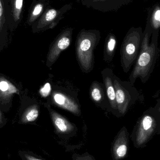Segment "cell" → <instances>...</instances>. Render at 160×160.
<instances>
[{"instance_id": "1", "label": "cell", "mask_w": 160, "mask_h": 160, "mask_svg": "<svg viewBox=\"0 0 160 160\" xmlns=\"http://www.w3.org/2000/svg\"><path fill=\"white\" fill-rule=\"evenodd\" d=\"M101 38V32L95 29H82L78 33L75 41V52L77 62L83 73H90L94 69V51Z\"/></svg>"}, {"instance_id": "2", "label": "cell", "mask_w": 160, "mask_h": 160, "mask_svg": "<svg viewBox=\"0 0 160 160\" xmlns=\"http://www.w3.org/2000/svg\"><path fill=\"white\" fill-rule=\"evenodd\" d=\"M160 128V101L143 113L139 118L131 135L134 145H145L154 135L159 133Z\"/></svg>"}, {"instance_id": "3", "label": "cell", "mask_w": 160, "mask_h": 160, "mask_svg": "<svg viewBox=\"0 0 160 160\" xmlns=\"http://www.w3.org/2000/svg\"><path fill=\"white\" fill-rule=\"evenodd\" d=\"M159 34L152 33V39L148 48L140 51L135 62V65L130 75L129 79L134 85L137 78L145 83L153 73L159 54L158 47Z\"/></svg>"}, {"instance_id": "4", "label": "cell", "mask_w": 160, "mask_h": 160, "mask_svg": "<svg viewBox=\"0 0 160 160\" xmlns=\"http://www.w3.org/2000/svg\"><path fill=\"white\" fill-rule=\"evenodd\" d=\"M142 29L132 27L125 36L120 49L121 64L125 73H127L136 62L140 52Z\"/></svg>"}, {"instance_id": "5", "label": "cell", "mask_w": 160, "mask_h": 160, "mask_svg": "<svg viewBox=\"0 0 160 160\" xmlns=\"http://www.w3.org/2000/svg\"><path fill=\"white\" fill-rule=\"evenodd\" d=\"M78 92L69 87L53 85L52 90L47 103L68 112L77 117L81 115Z\"/></svg>"}, {"instance_id": "6", "label": "cell", "mask_w": 160, "mask_h": 160, "mask_svg": "<svg viewBox=\"0 0 160 160\" xmlns=\"http://www.w3.org/2000/svg\"><path fill=\"white\" fill-rule=\"evenodd\" d=\"M113 78L117 110L120 117H122L138 101L140 92L129 81H123L115 75Z\"/></svg>"}, {"instance_id": "7", "label": "cell", "mask_w": 160, "mask_h": 160, "mask_svg": "<svg viewBox=\"0 0 160 160\" xmlns=\"http://www.w3.org/2000/svg\"><path fill=\"white\" fill-rule=\"evenodd\" d=\"M72 3L66 4L59 9L49 7L32 25V32L36 33L53 29L64 18L65 14L72 8Z\"/></svg>"}, {"instance_id": "8", "label": "cell", "mask_w": 160, "mask_h": 160, "mask_svg": "<svg viewBox=\"0 0 160 160\" xmlns=\"http://www.w3.org/2000/svg\"><path fill=\"white\" fill-rule=\"evenodd\" d=\"M73 28L66 27L63 29L50 45L47 56L46 65L50 68L56 62L61 53L66 50L72 42Z\"/></svg>"}, {"instance_id": "9", "label": "cell", "mask_w": 160, "mask_h": 160, "mask_svg": "<svg viewBox=\"0 0 160 160\" xmlns=\"http://www.w3.org/2000/svg\"><path fill=\"white\" fill-rule=\"evenodd\" d=\"M22 88L8 77L0 74V109L2 112H7L9 111L15 94L20 97L25 94Z\"/></svg>"}, {"instance_id": "10", "label": "cell", "mask_w": 160, "mask_h": 160, "mask_svg": "<svg viewBox=\"0 0 160 160\" xmlns=\"http://www.w3.org/2000/svg\"><path fill=\"white\" fill-rule=\"evenodd\" d=\"M21 106L19 111L18 124H34L40 113V105L35 99L31 98L26 94L20 97Z\"/></svg>"}, {"instance_id": "11", "label": "cell", "mask_w": 160, "mask_h": 160, "mask_svg": "<svg viewBox=\"0 0 160 160\" xmlns=\"http://www.w3.org/2000/svg\"><path fill=\"white\" fill-rule=\"evenodd\" d=\"M43 103L49 114L55 133L59 137H67L76 133L77 128L75 124L70 122L65 117L52 109L51 105L49 103L47 102Z\"/></svg>"}, {"instance_id": "12", "label": "cell", "mask_w": 160, "mask_h": 160, "mask_svg": "<svg viewBox=\"0 0 160 160\" xmlns=\"http://www.w3.org/2000/svg\"><path fill=\"white\" fill-rule=\"evenodd\" d=\"M83 6L102 12L116 11L135 0H78Z\"/></svg>"}, {"instance_id": "13", "label": "cell", "mask_w": 160, "mask_h": 160, "mask_svg": "<svg viewBox=\"0 0 160 160\" xmlns=\"http://www.w3.org/2000/svg\"><path fill=\"white\" fill-rule=\"evenodd\" d=\"M101 74L106 95L111 107V112L116 117L120 118L117 110L115 90L113 82V78L114 75L113 71L112 68H106L101 71Z\"/></svg>"}, {"instance_id": "14", "label": "cell", "mask_w": 160, "mask_h": 160, "mask_svg": "<svg viewBox=\"0 0 160 160\" xmlns=\"http://www.w3.org/2000/svg\"><path fill=\"white\" fill-rule=\"evenodd\" d=\"M89 92V97L96 106L111 112L110 103L103 83L94 81L90 85Z\"/></svg>"}, {"instance_id": "15", "label": "cell", "mask_w": 160, "mask_h": 160, "mask_svg": "<svg viewBox=\"0 0 160 160\" xmlns=\"http://www.w3.org/2000/svg\"><path fill=\"white\" fill-rule=\"evenodd\" d=\"M24 0H12L9 2L8 15V31L11 32L18 28L22 20Z\"/></svg>"}, {"instance_id": "16", "label": "cell", "mask_w": 160, "mask_h": 160, "mask_svg": "<svg viewBox=\"0 0 160 160\" xmlns=\"http://www.w3.org/2000/svg\"><path fill=\"white\" fill-rule=\"evenodd\" d=\"M10 0H0V51L6 47L8 41V15Z\"/></svg>"}, {"instance_id": "17", "label": "cell", "mask_w": 160, "mask_h": 160, "mask_svg": "<svg viewBox=\"0 0 160 160\" xmlns=\"http://www.w3.org/2000/svg\"><path fill=\"white\" fill-rule=\"evenodd\" d=\"M50 6L49 0H33L28 10L26 24L32 26Z\"/></svg>"}, {"instance_id": "18", "label": "cell", "mask_w": 160, "mask_h": 160, "mask_svg": "<svg viewBox=\"0 0 160 160\" xmlns=\"http://www.w3.org/2000/svg\"><path fill=\"white\" fill-rule=\"evenodd\" d=\"M129 133L126 128L123 127L116 136V143L114 147V153L116 158H122L126 155L127 145L126 139L128 138Z\"/></svg>"}, {"instance_id": "19", "label": "cell", "mask_w": 160, "mask_h": 160, "mask_svg": "<svg viewBox=\"0 0 160 160\" xmlns=\"http://www.w3.org/2000/svg\"><path fill=\"white\" fill-rule=\"evenodd\" d=\"M117 38L114 34L110 33L106 37L104 44L103 60L107 62L113 61L116 51Z\"/></svg>"}, {"instance_id": "20", "label": "cell", "mask_w": 160, "mask_h": 160, "mask_svg": "<svg viewBox=\"0 0 160 160\" xmlns=\"http://www.w3.org/2000/svg\"><path fill=\"white\" fill-rule=\"evenodd\" d=\"M147 21L152 28V33L159 34L160 28V6L156 3L148 10Z\"/></svg>"}, {"instance_id": "21", "label": "cell", "mask_w": 160, "mask_h": 160, "mask_svg": "<svg viewBox=\"0 0 160 160\" xmlns=\"http://www.w3.org/2000/svg\"><path fill=\"white\" fill-rule=\"evenodd\" d=\"M53 77L52 75H51V77H50L49 81L45 83L44 84L39 88L38 93L39 96H41V98H49L50 95L52 90L53 85L52 84Z\"/></svg>"}, {"instance_id": "22", "label": "cell", "mask_w": 160, "mask_h": 160, "mask_svg": "<svg viewBox=\"0 0 160 160\" xmlns=\"http://www.w3.org/2000/svg\"><path fill=\"white\" fill-rule=\"evenodd\" d=\"M18 155L22 160H44L35 153L27 150H20Z\"/></svg>"}, {"instance_id": "23", "label": "cell", "mask_w": 160, "mask_h": 160, "mask_svg": "<svg viewBox=\"0 0 160 160\" xmlns=\"http://www.w3.org/2000/svg\"><path fill=\"white\" fill-rule=\"evenodd\" d=\"M8 122V119L0 109V129L3 128Z\"/></svg>"}, {"instance_id": "24", "label": "cell", "mask_w": 160, "mask_h": 160, "mask_svg": "<svg viewBox=\"0 0 160 160\" xmlns=\"http://www.w3.org/2000/svg\"><path fill=\"white\" fill-rule=\"evenodd\" d=\"M11 1H12V0H10V2H11Z\"/></svg>"}]
</instances>
